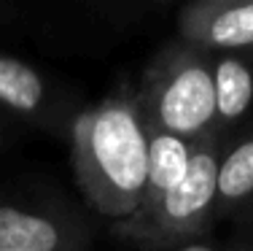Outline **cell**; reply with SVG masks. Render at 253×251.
<instances>
[{"instance_id":"6da1fadb","label":"cell","mask_w":253,"mask_h":251,"mask_svg":"<svg viewBox=\"0 0 253 251\" xmlns=\"http://www.w3.org/2000/svg\"><path fill=\"white\" fill-rule=\"evenodd\" d=\"M76 181L100 219L111 227L135 216L148 178V122L135 89L86 105L70 127Z\"/></svg>"},{"instance_id":"7a4b0ae2","label":"cell","mask_w":253,"mask_h":251,"mask_svg":"<svg viewBox=\"0 0 253 251\" xmlns=\"http://www.w3.org/2000/svg\"><path fill=\"white\" fill-rule=\"evenodd\" d=\"M148 127L189 143L215 130L213 54L183 38H170L148 59L135 89Z\"/></svg>"},{"instance_id":"3957f363","label":"cell","mask_w":253,"mask_h":251,"mask_svg":"<svg viewBox=\"0 0 253 251\" xmlns=\"http://www.w3.org/2000/svg\"><path fill=\"white\" fill-rule=\"evenodd\" d=\"M218 159L221 141L215 135L197 141L189 167L175 184V189L151 213L111 227L113 235L126 243H135L137 249H151L213 232L215 202H218Z\"/></svg>"},{"instance_id":"277c9868","label":"cell","mask_w":253,"mask_h":251,"mask_svg":"<svg viewBox=\"0 0 253 251\" xmlns=\"http://www.w3.org/2000/svg\"><path fill=\"white\" fill-rule=\"evenodd\" d=\"M92 222L70 200L0 184V251H92Z\"/></svg>"},{"instance_id":"5b68a950","label":"cell","mask_w":253,"mask_h":251,"mask_svg":"<svg viewBox=\"0 0 253 251\" xmlns=\"http://www.w3.org/2000/svg\"><path fill=\"white\" fill-rule=\"evenodd\" d=\"M0 108L22 127L70 135L84 105L76 89L65 87L27 59L0 51Z\"/></svg>"},{"instance_id":"8992f818","label":"cell","mask_w":253,"mask_h":251,"mask_svg":"<svg viewBox=\"0 0 253 251\" xmlns=\"http://www.w3.org/2000/svg\"><path fill=\"white\" fill-rule=\"evenodd\" d=\"M178 38L210 54L253 51V0H191L180 5Z\"/></svg>"},{"instance_id":"52a82bcc","label":"cell","mask_w":253,"mask_h":251,"mask_svg":"<svg viewBox=\"0 0 253 251\" xmlns=\"http://www.w3.org/2000/svg\"><path fill=\"white\" fill-rule=\"evenodd\" d=\"M215 79V130L224 143L253 122V51L213 54Z\"/></svg>"},{"instance_id":"ba28073f","label":"cell","mask_w":253,"mask_h":251,"mask_svg":"<svg viewBox=\"0 0 253 251\" xmlns=\"http://www.w3.org/2000/svg\"><path fill=\"white\" fill-rule=\"evenodd\" d=\"M253 219V122L221 143L215 224Z\"/></svg>"},{"instance_id":"9c48e42d","label":"cell","mask_w":253,"mask_h":251,"mask_svg":"<svg viewBox=\"0 0 253 251\" xmlns=\"http://www.w3.org/2000/svg\"><path fill=\"white\" fill-rule=\"evenodd\" d=\"M191 151H194V143L148 127V178L146 189H143V202L135 211V216L151 213L175 189V184L183 178L186 167H189Z\"/></svg>"},{"instance_id":"30bf717a","label":"cell","mask_w":253,"mask_h":251,"mask_svg":"<svg viewBox=\"0 0 253 251\" xmlns=\"http://www.w3.org/2000/svg\"><path fill=\"white\" fill-rule=\"evenodd\" d=\"M137 251H232L226 238H218L215 232H205L197 238H183V241H172L165 246H151V249H137Z\"/></svg>"},{"instance_id":"8fae6325","label":"cell","mask_w":253,"mask_h":251,"mask_svg":"<svg viewBox=\"0 0 253 251\" xmlns=\"http://www.w3.org/2000/svg\"><path fill=\"white\" fill-rule=\"evenodd\" d=\"M232 251H253V219L251 222H240L232 227V235L226 238Z\"/></svg>"},{"instance_id":"7c38bea8","label":"cell","mask_w":253,"mask_h":251,"mask_svg":"<svg viewBox=\"0 0 253 251\" xmlns=\"http://www.w3.org/2000/svg\"><path fill=\"white\" fill-rule=\"evenodd\" d=\"M22 130H25V127H22L14 116H8V113L0 108V151H3V149H8L11 143L19 138Z\"/></svg>"},{"instance_id":"4fadbf2b","label":"cell","mask_w":253,"mask_h":251,"mask_svg":"<svg viewBox=\"0 0 253 251\" xmlns=\"http://www.w3.org/2000/svg\"><path fill=\"white\" fill-rule=\"evenodd\" d=\"M14 19V5L8 3H0V25H5V22Z\"/></svg>"}]
</instances>
